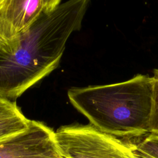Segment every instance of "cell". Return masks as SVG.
<instances>
[{
  "label": "cell",
  "instance_id": "8992f818",
  "mask_svg": "<svg viewBox=\"0 0 158 158\" xmlns=\"http://www.w3.org/2000/svg\"><path fill=\"white\" fill-rule=\"evenodd\" d=\"M16 104L0 96V139L25 130L30 122Z\"/></svg>",
  "mask_w": 158,
  "mask_h": 158
},
{
  "label": "cell",
  "instance_id": "7a4b0ae2",
  "mask_svg": "<svg viewBox=\"0 0 158 158\" xmlns=\"http://www.w3.org/2000/svg\"><path fill=\"white\" fill-rule=\"evenodd\" d=\"M152 77L137 74L124 81L67 91L72 106L101 131L131 138L149 133Z\"/></svg>",
  "mask_w": 158,
  "mask_h": 158
},
{
  "label": "cell",
  "instance_id": "ba28073f",
  "mask_svg": "<svg viewBox=\"0 0 158 158\" xmlns=\"http://www.w3.org/2000/svg\"><path fill=\"white\" fill-rule=\"evenodd\" d=\"M152 77L153 88L149 118V133L158 135V69H154Z\"/></svg>",
  "mask_w": 158,
  "mask_h": 158
},
{
  "label": "cell",
  "instance_id": "277c9868",
  "mask_svg": "<svg viewBox=\"0 0 158 158\" xmlns=\"http://www.w3.org/2000/svg\"><path fill=\"white\" fill-rule=\"evenodd\" d=\"M0 158H62L54 131L41 122L30 120L28 127L0 139Z\"/></svg>",
  "mask_w": 158,
  "mask_h": 158
},
{
  "label": "cell",
  "instance_id": "3957f363",
  "mask_svg": "<svg viewBox=\"0 0 158 158\" xmlns=\"http://www.w3.org/2000/svg\"><path fill=\"white\" fill-rule=\"evenodd\" d=\"M54 139L63 158H135L131 144L91 123L62 126Z\"/></svg>",
  "mask_w": 158,
  "mask_h": 158
},
{
  "label": "cell",
  "instance_id": "6da1fadb",
  "mask_svg": "<svg viewBox=\"0 0 158 158\" xmlns=\"http://www.w3.org/2000/svg\"><path fill=\"white\" fill-rule=\"evenodd\" d=\"M89 0H69L12 40L0 44V96L16 101L59 65L70 35L80 30Z\"/></svg>",
  "mask_w": 158,
  "mask_h": 158
},
{
  "label": "cell",
  "instance_id": "30bf717a",
  "mask_svg": "<svg viewBox=\"0 0 158 158\" xmlns=\"http://www.w3.org/2000/svg\"><path fill=\"white\" fill-rule=\"evenodd\" d=\"M135 152V158H146V157H143V156L139 155V154L136 153L135 152Z\"/></svg>",
  "mask_w": 158,
  "mask_h": 158
},
{
  "label": "cell",
  "instance_id": "52a82bcc",
  "mask_svg": "<svg viewBox=\"0 0 158 158\" xmlns=\"http://www.w3.org/2000/svg\"><path fill=\"white\" fill-rule=\"evenodd\" d=\"M134 152L146 158H158V135L147 134L136 144H131Z\"/></svg>",
  "mask_w": 158,
  "mask_h": 158
},
{
  "label": "cell",
  "instance_id": "5b68a950",
  "mask_svg": "<svg viewBox=\"0 0 158 158\" xmlns=\"http://www.w3.org/2000/svg\"><path fill=\"white\" fill-rule=\"evenodd\" d=\"M43 13L41 0H0V44L27 30Z\"/></svg>",
  "mask_w": 158,
  "mask_h": 158
},
{
  "label": "cell",
  "instance_id": "8fae6325",
  "mask_svg": "<svg viewBox=\"0 0 158 158\" xmlns=\"http://www.w3.org/2000/svg\"><path fill=\"white\" fill-rule=\"evenodd\" d=\"M62 158H63V157H62Z\"/></svg>",
  "mask_w": 158,
  "mask_h": 158
},
{
  "label": "cell",
  "instance_id": "9c48e42d",
  "mask_svg": "<svg viewBox=\"0 0 158 158\" xmlns=\"http://www.w3.org/2000/svg\"><path fill=\"white\" fill-rule=\"evenodd\" d=\"M41 2L44 13H50L61 4V0H41Z\"/></svg>",
  "mask_w": 158,
  "mask_h": 158
}]
</instances>
